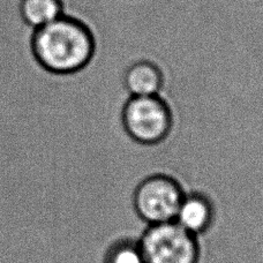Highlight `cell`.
I'll use <instances>...</instances> for the list:
<instances>
[{"instance_id": "obj_1", "label": "cell", "mask_w": 263, "mask_h": 263, "mask_svg": "<svg viewBox=\"0 0 263 263\" xmlns=\"http://www.w3.org/2000/svg\"><path fill=\"white\" fill-rule=\"evenodd\" d=\"M30 49L36 63L50 77H67L80 72L89 63L93 42L81 22L62 15L32 30Z\"/></svg>"}, {"instance_id": "obj_2", "label": "cell", "mask_w": 263, "mask_h": 263, "mask_svg": "<svg viewBox=\"0 0 263 263\" xmlns=\"http://www.w3.org/2000/svg\"><path fill=\"white\" fill-rule=\"evenodd\" d=\"M145 263H197L199 240L175 220L148 225L139 239Z\"/></svg>"}, {"instance_id": "obj_3", "label": "cell", "mask_w": 263, "mask_h": 263, "mask_svg": "<svg viewBox=\"0 0 263 263\" xmlns=\"http://www.w3.org/2000/svg\"><path fill=\"white\" fill-rule=\"evenodd\" d=\"M185 191L175 178L157 173L136 186L133 203L136 214L147 225L175 220Z\"/></svg>"}, {"instance_id": "obj_4", "label": "cell", "mask_w": 263, "mask_h": 263, "mask_svg": "<svg viewBox=\"0 0 263 263\" xmlns=\"http://www.w3.org/2000/svg\"><path fill=\"white\" fill-rule=\"evenodd\" d=\"M123 121L130 138L142 144L162 142L171 130L170 112L157 96L130 97Z\"/></svg>"}, {"instance_id": "obj_5", "label": "cell", "mask_w": 263, "mask_h": 263, "mask_svg": "<svg viewBox=\"0 0 263 263\" xmlns=\"http://www.w3.org/2000/svg\"><path fill=\"white\" fill-rule=\"evenodd\" d=\"M216 217L215 205L201 192H186L178 208L175 222L186 231L199 237L211 228Z\"/></svg>"}, {"instance_id": "obj_6", "label": "cell", "mask_w": 263, "mask_h": 263, "mask_svg": "<svg viewBox=\"0 0 263 263\" xmlns=\"http://www.w3.org/2000/svg\"><path fill=\"white\" fill-rule=\"evenodd\" d=\"M125 87L130 97H159L163 87L162 75L153 64L136 63L125 75Z\"/></svg>"}, {"instance_id": "obj_7", "label": "cell", "mask_w": 263, "mask_h": 263, "mask_svg": "<svg viewBox=\"0 0 263 263\" xmlns=\"http://www.w3.org/2000/svg\"><path fill=\"white\" fill-rule=\"evenodd\" d=\"M18 13L32 30L49 25L65 14L63 0H20Z\"/></svg>"}, {"instance_id": "obj_8", "label": "cell", "mask_w": 263, "mask_h": 263, "mask_svg": "<svg viewBox=\"0 0 263 263\" xmlns=\"http://www.w3.org/2000/svg\"><path fill=\"white\" fill-rule=\"evenodd\" d=\"M104 263H145L139 239H117L106 250Z\"/></svg>"}]
</instances>
